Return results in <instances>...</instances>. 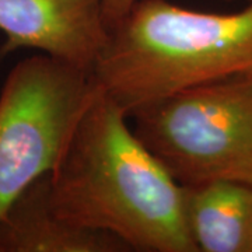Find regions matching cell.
Here are the masks:
<instances>
[{
  "label": "cell",
  "mask_w": 252,
  "mask_h": 252,
  "mask_svg": "<svg viewBox=\"0 0 252 252\" xmlns=\"http://www.w3.org/2000/svg\"><path fill=\"white\" fill-rule=\"evenodd\" d=\"M241 76H252V0L227 14L139 0L93 69L129 118L177 91Z\"/></svg>",
  "instance_id": "2"
},
{
  "label": "cell",
  "mask_w": 252,
  "mask_h": 252,
  "mask_svg": "<svg viewBox=\"0 0 252 252\" xmlns=\"http://www.w3.org/2000/svg\"><path fill=\"white\" fill-rule=\"evenodd\" d=\"M139 0H102V16L108 31H112L127 16Z\"/></svg>",
  "instance_id": "8"
},
{
  "label": "cell",
  "mask_w": 252,
  "mask_h": 252,
  "mask_svg": "<svg viewBox=\"0 0 252 252\" xmlns=\"http://www.w3.org/2000/svg\"><path fill=\"white\" fill-rule=\"evenodd\" d=\"M184 200L198 252H252L251 185L215 181L184 187Z\"/></svg>",
  "instance_id": "7"
},
{
  "label": "cell",
  "mask_w": 252,
  "mask_h": 252,
  "mask_svg": "<svg viewBox=\"0 0 252 252\" xmlns=\"http://www.w3.org/2000/svg\"><path fill=\"white\" fill-rule=\"evenodd\" d=\"M98 93L93 73L48 55L26 58L0 90V217L49 174Z\"/></svg>",
  "instance_id": "4"
},
{
  "label": "cell",
  "mask_w": 252,
  "mask_h": 252,
  "mask_svg": "<svg viewBox=\"0 0 252 252\" xmlns=\"http://www.w3.org/2000/svg\"><path fill=\"white\" fill-rule=\"evenodd\" d=\"M115 235L74 225L56 215L48 174L34 181L0 217V252H126Z\"/></svg>",
  "instance_id": "6"
},
{
  "label": "cell",
  "mask_w": 252,
  "mask_h": 252,
  "mask_svg": "<svg viewBox=\"0 0 252 252\" xmlns=\"http://www.w3.org/2000/svg\"><path fill=\"white\" fill-rule=\"evenodd\" d=\"M130 118L136 136L182 187H252V76L177 91Z\"/></svg>",
  "instance_id": "3"
},
{
  "label": "cell",
  "mask_w": 252,
  "mask_h": 252,
  "mask_svg": "<svg viewBox=\"0 0 252 252\" xmlns=\"http://www.w3.org/2000/svg\"><path fill=\"white\" fill-rule=\"evenodd\" d=\"M248 1H250V0H248Z\"/></svg>",
  "instance_id": "9"
},
{
  "label": "cell",
  "mask_w": 252,
  "mask_h": 252,
  "mask_svg": "<svg viewBox=\"0 0 252 252\" xmlns=\"http://www.w3.org/2000/svg\"><path fill=\"white\" fill-rule=\"evenodd\" d=\"M127 119L98 87L48 174L54 210L72 224L115 235L130 251L198 252L184 187Z\"/></svg>",
  "instance_id": "1"
},
{
  "label": "cell",
  "mask_w": 252,
  "mask_h": 252,
  "mask_svg": "<svg viewBox=\"0 0 252 252\" xmlns=\"http://www.w3.org/2000/svg\"><path fill=\"white\" fill-rule=\"evenodd\" d=\"M0 64L20 49H36L93 73L109 31L102 0H0Z\"/></svg>",
  "instance_id": "5"
}]
</instances>
